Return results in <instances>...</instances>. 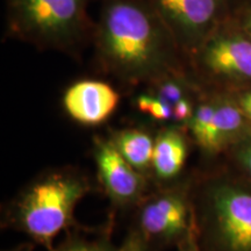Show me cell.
Listing matches in <instances>:
<instances>
[{"label":"cell","instance_id":"cell-8","mask_svg":"<svg viewBox=\"0 0 251 251\" xmlns=\"http://www.w3.org/2000/svg\"><path fill=\"white\" fill-rule=\"evenodd\" d=\"M94 161L99 180L117 205H130L141 199L146 190L144 175L122 157L111 139L94 137Z\"/></svg>","mask_w":251,"mask_h":251},{"label":"cell","instance_id":"cell-1","mask_svg":"<svg viewBox=\"0 0 251 251\" xmlns=\"http://www.w3.org/2000/svg\"><path fill=\"white\" fill-rule=\"evenodd\" d=\"M92 41L102 70L126 85L146 86L190 69L149 0H101Z\"/></svg>","mask_w":251,"mask_h":251},{"label":"cell","instance_id":"cell-12","mask_svg":"<svg viewBox=\"0 0 251 251\" xmlns=\"http://www.w3.org/2000/svg\"><path fill=\"white\" fill-rule=\"evenodd\" d=\"M122 157L146 175L151 171L155 139L148 131L137 128H126L114 131L109 137Z\"/></svg>","mask_w":251,"mask_h":251},{"label":"cell","instance_id":"cell-7","mask_svg":"<svg viewBox=\"0 0 251 251\" xmlns=\"http://www.w3.org/2000/svg\"><path fill=\"white\" fill-rule=\"evenodd\" d=\"M137 229L152 248L178 247L194 230L192 196L187 187L155 194L141 207Z\"/></svg>","mask_w":251,"mask_h":251},{"label":"cell","instance_id":"cell-11","mask_svg":"<svg viewBox=\"0 0 251 251\" xmlns=\"http://www.w3.org/2000/svg\"><path fill=\"white\" fill-rule=\"evenodd\" d=\"M188 146L185 134L176 127L159 131L155 137L151 171L159 180L175 179L183 171Z\"/></svg>","mask_w":251,"mask_h":251},{"label":"cell","instance_id":"cell-17","mask_svg":"<svg viewBox=\"0 0 251 251\" xmlns=\"http://www.w3.org/2000/svg\"><path fill=\"white\" fill-rule=\"evenodd\" d=\"M234 15L251 36V0H240Z\"/></svg>","mask_w":251,"mask_h":251},{"label":"cell","instance_id":"cell-18","mask_svg":"<svg viewBox=\"0 0 251 251\" xmlns=\"http://www.w3.org/2000/svg\"><path fill=\"white\" fill-rule=\"evenodd\" d=\"M231 94H233L235 100H236L237 105L240 106L241 109H242L244 115H246L251 122V89Z\"/></svg>","mask_w":251,"mask_h":251},{"label":"cell","instance_id":"cell-3","mask_svg":"<svg viewBox=\"0 0 251 251\" xmlns=\"http://www.w3.org/2000/svg\"><path fill=\"white\" fill-rule=\"evenodd\" d=\"M91 0H6V31L41 50L76 55L93 40Z\"/></svg>","mask_w":251,"mask_h":251},{"label":"cell","instance_id":"cell-15","mask_svg":"<svg viewBox=\"0 0 251 251\" xmlns=\"http://www.w3.org/2000/svg\"><path fill=\"white\" fill-rule=\"evenodd\" d=\"M225 158L229 166L251 180V131L228 150Z\"/></svg>","mask_w":251,"mask_h":251},{"label":"cell","instance_id":"cell-5","mask_svg":"<svg viewBox=\"0 0 251 251\" xmlns=\"http://www.w3.org/2000/svg\"><path fill=\"white\" fill-rule=\"evenodd\" d=\"M202 87L225 93L251 89V36L235 15L224 21L188 58Z\"/></svg>","mask_w":251,"mask_h":251},{"label":"cell","instance_id":"cell-20","mask_svg":"<svg viewBox=\"0 0 251 251\" xmlns=\"http://www.w3.org/2000/svg\"><path fill=\"white\" fill-rule=\"evenodd\" d=\"M9 251H33V248H31V246H21Z\"/></svg>","mask_w":251,"mask_h":251},{"label":"cell","instance_id":"cell-2","mask_svg":"<svg viewBox=\"0 0 251 251\" xmlns=\"http://www.w3.org/2000/svg\"><path fill=\"white\" fill-rule=\"evenodd\" d=\"M201 251H251V180L231 166L205 176L192 197Z\"/></svg>","mask_w":251,"mask_h":251},{"label":"cell","instance_id":"cell-4","mask_svg":"<svg viewBox=\"0 0 251 251\" xmlns=\"http://www.w3.org/2000/svg\"><path fill=\"white\" fill-rule=\"evenodd\" d=\"M90 190L89 180L77 171L57 170L43 175L19 197L12 213V226L52 251L55 238L70 227L78 202Z\"/></svg>","mask_w":251,"mask_h":251},{"label":"cell","instance_id":"cell-16","mask_svg":"<svg viewBox=\"0 0 251 251\" xmlns=\"http://www.w3.org/2000/svg\"><path fill=\"white\" fill-rule=\"evenodd\" d=\"M117 251H150L149 244L137 228L131 230Z\"/></svg>","mask_w":251,"mask_h":251},{"label":"cell","instance_id":"cell-14","mask_svg":"<svg viewBox=\"0 0 251 251\" xmlns=\"http://www.w3.org/2000/svg\"><path fill=\"white\" fill-rule=\"evenodd\" d=\"M107 236L90 238L83 235H70L52 251H117Z\"/></svg>","mask_w":251,"mask_h":251},{"label":"cell","instance_id":"cell-13","mask_svg":"<svg viewBox=\"0 0 251 251\" xmlns=\"http://www.w3.org/2000/svg\"><path fill=\"white\" fill-rule=\"evenodd\" d=\"M135 106L140 112L149 115L156 121H174V106L147 90L135 98Z\"/></svg>","mask_w":251,"mask_h":251},{"label":"cell","instance_id":"cell-19","mask_svg":"<svg viewBox=\"0 0 251 251\" xmlns=\"http://www.w3.org/2000/svg\"><path fill=\"white\" fill-rule=\"evenodd\" d=\"M177 248H178V251H201L200 250L199 246H198L194 230L193 233L191 234L186 240L183 241V242H181Z\"/></svg>","mask_w":251,"mask_h":251},{"label":"cell","instance_id":"cell-9","mask_svg":"<svg viewBox=\"0 0 251 251\" xmlns=\"http://www.w3.org/2000/svg\"><path fill=\"white\" fill-rule=\"evenodd\" d=\"M62 102L72 120L84 126H98L118 108L120 94L106 81L83 79L68 87Z\"/></svg>","mask_w":251,"mask_h":251},{"label":"cell","instance_id":"cell-6","mask_svg":"<svg viewBox=\"0 0 251 251\" xmlns=\"http://www.w3.org/2000/svg\"><path fill=\"white\" fill-rule=\"evenodd\" d=\"M188 59L201 43L233 17L240 0H149Z\"/></svg>","mask_w":251,"mask_h":251},{"label":"cell","instance_id":"cell-10","mask_svg":"<svg viewBox=\"0 0 251 251\" xmlns=\"http://www.w3.org/2000/svg\"><path fill=\"white\" fill-rule=\"evenodd\" d=\"M215 111L208 127L196 144L209 158L225 156L235 143L251 131L249 121L231 93L218 92Z\"/></svg>","mask_w":251,"mask_h":251}]
</instances>
